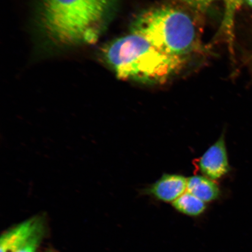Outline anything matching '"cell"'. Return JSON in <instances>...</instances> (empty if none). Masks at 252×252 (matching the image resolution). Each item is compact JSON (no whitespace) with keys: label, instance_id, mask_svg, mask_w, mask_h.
I'll return each instance as SVG.
<instances>
[{"label":"cell","instance_id":"obj_1","mask_svg":"<svg viewBox=\"0 0 252 252\" xmlns=\"http://www.w3.org/2000/svg\"><path fill=\"white\" fill-rule=\"evenodd\" d=\"M103 56L119 78L149 85L166 83L187 61L167 54L133 32L109 44Z\"/></svg>","mask_w":252,"mask_h":252},{"label":"cell","instance_id":"obj_2","mask_svg":"<svg viewBox=\"0 0 252 252\" xmlns=\"http://www.w3.org/2000/svg\"><path fill=\"white\" fill-rule=\"evenodd\" d=\"M115 0H42L44 31L63 45L94 42Z\"/></svg>","mask_w":252,"mask_h":252},{"label":"cell","instance_id":"obj_3","mask_svg":"<svg viewBox=\"0 0 252 252\" xmlns=\"http://www.w3.org/2000/svg\"><path fill=\"white\" fill-rule=\"evenodd\" d=\"M131 32L170 55L186 58L199 47L196 27L190 16L171 6L142 12L135 18Z\"/></svg>","mask_w":252,"mask_h":252},{"label":"cell","instance_id":"obj_4","mask_svg":"<svg viewBox=\"0 0 252 252\" xmlns=\"http://www.w3.org/2000/svg\"><path fill=\"white\" fill-rule=\"evenodd\" d=\"M197 166L203 176L213 181L227 174L230 167L224 134H222L200 157Z\"/></svg>","mask_w":252,"mask_h":252},{"label":"cell","instance_id":"obj_5","mask_svg":"<svg viewBox=\"0 0 252 252\" xmlns=\"http://www.w3.org/2000/svg\"><path fill=\"white\" fill-rule=\"evenodd\" d=\"M188 179L176 174H165L146 190V193L163 202L173 203L187 191Z\"/></svg>","mask_w":252,"mask_h":252},{"label":"cell","instance_id":"obj_6","mask_svg":"<svg viewBox=\"0 0 252 252\" xmlns=\"http://www.w3.org/2000/svg\"><path fill=\"white\" fill-rule=\"evenodd\" d=\"M42 223L38 218L27 220L1 236L0 252H14L26 244L37 233L42 231Z\"/></svg>","mask_w":252,"mask_h":252},{"label":"cell","instance_id":"obj_7","mask_svg":"<svg viewBox=\"0 0 252 252\" xmlns=\"http://www.w3.org/2000/svg\"><path fill=\"white\" fill-rule=\"evenodd\" d=\"M224 2V14L220 27V34L227 43L229 52L234 55L235 25L236 16L246 0H223Z\"/></svg>","mask_w":252,"mask_h":252},{"label":"cell","instance_id":"obj_8","mask_svg":"<svg viewBox=\"0 0 252 252\" xmlns=\"http://www.w3.org/2000/svg\"><path fill=\"white\" fill-rule=\"evenodd\" d=\"M187 191L204 202L215 201L220 196L219 186L204 176H194L188 179Z\"/></svg>","mask_w":252,"mask_h":252},{"label":"cell","instance_id":"obj_9","mask_svg":"<svg viewBox=\"0 0 252 252\" xmlns=\"http://www.w3.org/2000/svg\"><path fill=\"white\" fill-rule=\"evenodd\" d=\"M174 209L184 215L197 217L206 210V203L188 191L172 203Z\"/></svg>","mask_w":252,"mask_h":252},{"label":"cell","instance_id":"obj_10","mask_svg":"<svg viewBox=\"0 0 252 252\" xmlns=\"http://www.w3.org/2000/svg\"><path fill=\"white\" fill-rule=\"evenodd\" d=\"M181 1L191 8L196 9V11L203 12L207 10L214 3L220 0H181Z\"/></svg>","mask_w":252,"mask_h":252},{"label":"cell","instance_id":"obj_11","mask_svg":"<svg viewBox=\"0 0 252 252\" xmlns=\"http://www.w3.org/2000/svg\"><path fill=\"white\" fill-rule=\"evenodd\" d=\"M42 231L37 233L23 247L19 248L18 250L14 252H36L37 246H38L41 237H42Z\"/></svg>","mask_w":252,"mask_h":252},{"label":"cell","instance_id":"obj_12","mask_svg":"<svg viewBox=\"0 0 252 252\" xmlns=\"http://www.w3.org/2000/svg\"><path fill=\"white\" fill-rule=\"evenodd\" d=\"M246 1H247L248 4L252 7V0H246Z\"/></svg>","mask_w":252,"mask_h":252}]
</instances>
